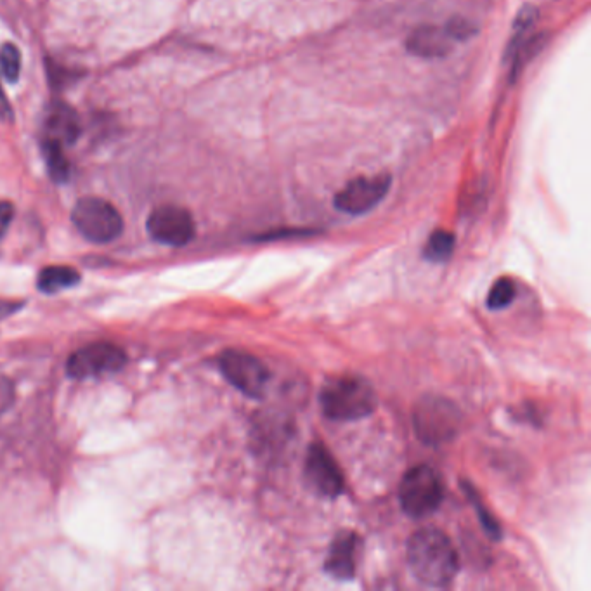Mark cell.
Segmentation results:
<instances>
[{
    "label": "cell",
    "instance_id": "cell-13",
    "mask_svg": "<svg viewBox=\"0 0 591 591\" xmlns=\"http://www.w3.org/2000/svg\"><path fill=\"white\" fill-rule=\"evenodd\" d=\"M406 49L418 58H446L453 51V39L439 26H420L406 40Z\"/></svg>",
    "mask_w": 591,
    "mask_h": 591
},
{
    "label": "cell",
    "instance_id": "cell-5",
    "mask_svg": "<svg viewBox=\"0 0 591 591\" xmlns=\"http://www.w3.org/2000/svg\"><path fill=\"white\" fill-rule=\"evenodd\" d=\"M72 221L80 234L94 243H110L124 231V219L117 208L96 196L78 200Z\"/></svg>",
    "mask_w": 591,
    "mask_h": 591
},
{
    "label": "cell",
    "instance_id": "cell-1",
    "mask_svg": "<svg viewBox=\"0 0 591 591\" xmlns=\"http://www.w3.org/2000/svg\"><path fill=\"white\" fill-rule=\"evenodd\" d=\"M408 562L415 578L432 588L448 586L458 572L456 550L448 536L436 527H423L411 536Z\"/></svg>",
    "mask_w": 591,
    "mask_h": 591
},
{
    "label": "cell",
    "instance_id": "cell-8",
    "mask_svg": "<svg viewBox=\"0 0 591 591\" xmlns=\"http://www.w3.org/2000/svg\"><path fill=\"white\" fill-rule=\"evenodd\" d=\"M148 233L153 240L169 247H184L195 238L196 226L193 215L177 205H162L148 217Z\"/></svg>",
    "mask_w": 591,
    "mask_h": 591
},
{
    "label": "cell",
    "instance_id": "cell-17",
    "mask_svg": "<svg viewBox=\"0 0 591 591\" xmlns=\"http://www.w3.org/2000/svg\"><path fill=\"white\" fill-rule=\"evenodd\" d=\"M455 252V234L437 229L430 234L427 245L423 248V257L429 262H446Z\"/></svg>",
    "mask_w": 591,
    "mask_h": 591
},
{
    "label": "cell",
    "instance_id": "cell-22",
    "mask_svg": "<svg viewBox=\"0 0 591 591\" xmlns=\"http://www.w3.org/2000/svg\"><path fill=\"white\" fill-rule=\"evenodd\" d=\"M538 20V9L533 6H524L520 9L517 18H515V32H527L531 26Z\"/></svg>",
    "mask_w": 591,
    "mask_h": 591
},
{
    "label": "cell",
    "instance_id": "cell-7",
    "mask_svg": "<svg viewBox=\"0 0 591 591\" xmlns=\"http://www.w3.org/2000/svg\"><path fill=\"white\" fill-rule=\"evenodd\" d=\"M127 356L124 349L118 345L108 344V342H96V344L85 345L77 352H73L68 363L66 371L72 378L84 380V378L103 377L110 373L124 368Z\"/></svg>",
    "mask_w": 591,
    "mask_h": 591
},
{
    "label": "cell",
    "instance_id": "cell-9",
    "mask_svg": "<svg viewBox=\"0 0 591 591\" xmlns=\"http://www.w3.org/2000/svg\"><path fill=\"white\" fill-rule=\"evenodd\" d=\"M392 177L378 174L373 177H358L349 182L335 196V207L349 215H363L377 207L389 193Z\"/></svg>",
    "mask_w": 591,
    "mask_h": 591
},
{
    "label": "cell",
    "instance_id": "cell-14",
    "mask_svg": "<svg viewBox=\"0 0 591 591\" xmlns=\"http://www.w3.org/2000/svg\"><path fill=\"white\" fill-rule=\"evenodd\" d=\"M78 281H80V274L77 269L68 266H49L40 271L37 286L40 292L58 293L72 288Z\"/></svg>",
    "mask_w": 591,
    "mask_h": 591
},
{
    "label": "cell",
    "instance_id": "cell-23",
    "mask_svg": "<svg viewBox=\"0 0 591 591\" xmlns=\"http://www.w3.org/2000/svg\"><path fill=\"white\" fill-rule=\"evenodd\" d=\"M14 217L13 203L0 200V238L6 234L7 228L11 226Z\"/></svg>",
    "mask_w": 591,
    "mask_h": 591
},
{
    "label": "cell",
    "instance_id": "cell-21",
    "mask_svg": "<svg viewBox=\"0 0 591 591\" xmlns=\"http://www.w3.org/2000/svg\"><path fill=\"white\" fill-rule=\"evenodd\" d=\"M446 33L453 40H468L472 39L474 35H477L479 28L475 25L474 21L467 20L463 16H455L448 21L446 25Z\"/></svg>",
    "mask_w": 591,
    "mask_h": 591
},
{
    "label": "cell",
    "instance_id": "cell-25",
    "mask_svg": "<svg viewBox=\"0 0 591 591\" xmlns=\"http://www.w3.org/2000/svg\"><path fill=\"white\" fill-rule=\"evenodd\" d=\"M21 306H23V304H20V302L0 299V319H6L9 318V316H13L14 312L21 309Z\"/></svg>",
    "mask_w": 591,
    "mask_h": 591
},
{
    "label": "cell",
    "instance_id": "cell-2",
    "mask_svg": "<svg viewBox=\"0 0 591 591\" xmlns=\"http://www.w3.org/2000/svg\"><path fill=\"white\" fill-rule=\"evenodd\" d=\"M377 392L361 377H338L321 390V406L335 422H354L370 416L377 408Z\"/></svg>",
    "mask_w": 591,
    "mask_h": 591
},
{
    "label": "cell",
    "instance_id": "cell-15",
    "mask_svg": "<svg viewBox=\"0 0 591 591\" xmlns=\"http://www.w3.org/2000/svg\"><path fill=\"white\" fill-rule=\"evenodd\" d=\"M546 44V33H538L534 37L522 40V44L517 47V51L512 56V70H510V82L514 84L517 82V78L520 77V73L524 70V66L531 61V59L538 54V52L545 47Z\"/></svg>",
    "mask_w": 591,
    "mask_h": 591
},
{
    "label": "cell",
    "instance_id": "cell-16",
    "mask_svg": "<svg viewBox=\"0 0 591 591\" xmlns=\"http://www.w3.org/2000/svg\"><path fill=\"white\" fill-rule=\"evenodd\" d=\"M42 153L46 158L47 169H49V176L52 177V181H68L70 179V162L66 160L63 146L42 139Z\"/></svg>",
    "mask_w": 591,
    "mask_h": 591
},
{
    "label": "cell",
    "instance_id": "cell-12",
    "mask_svg": "<svg viewBox=\"0 0 591 591\" xmlns=\"http://www.w3.org/2000/svg\"><path fill=\"white\" fill-rule=\"evenodd\" d=\"M80 134V120L72 106L56 101L44 115V137L46 141L58 143L65 148L77 141Z\"/></svg>",
    "mask_w": 591,
    "mask_h": 591
},
{
    "label": "cell",
    "instance_id": "cell-11",
    "mask_svg": "<svg viewBox=\"0 0 591 591\" xmlns=\"http://www.w3.org/2000/svg\"><path fill=\"white\" fill-rule=\"evenodd\" d=\"M361 538L354 531H342L335 536L330 553L326 559L325 569L330 576L337 579L354 578L358 571L359 555H361Z\"/></svg>",
    "mask_w": 591,
    "mask_h": 591
},
{
    "label": "cell",
    "instance_id": "cell-18",
    "mask_svg": "<svg viewBox=\"0 0 591 591\" xmlns=\"http://www.w3.org/2000/svg\"><path fill=\"white\" fill-rule=\"evenodd\" d=\"M515 295H517V288H515L514 281L507 276L500 278V280L494 281L491 290H489L488 307L491 311H501L514 302Z\"/></svg>",
    "mask_w": 591,
    "mask_h": 591
},
{
    "label": "cell",
    "instance_id": "cell-26",
    "mask_svg": "<svg viewBox=\"0 0 591 591\" xmlns=\"http://www.w3.org/2000/svg\"><path fill=\"white\" fill-rule=\"evenodd\" d=\"M7 387H9V385L0 382V410H4V401L11 397V394H7L6 392Z\"/></svg>",
    "mask_w": 591,
    "mask_h": 591
},
{
    "label": "cell",
    "instance_id": "cell-19",
    "mask_svg": "<svg viewBox=\"0 0 591 591\" xmlns=\"http://www.w3.org/2000/svg\"><path fill=\"white\" fill-rule=\"evenodd\" d=\"M0 72L7 82H18L21 73V52L13 44H4L0 47Z\"/></svg>",
    "mask_w": 591,
    "mask_h": 591
},
{
    "label": "cell",
    "instance_id": "cell-20",
    "mask_svg": "<svg viewBox=\"0 0 591 591\" xmlns=\"http://www.w3.org/2000/svg\"><path fill=\"white\" fill-rule=\"evenodd\" d=\"M463 488H465V493L468 494V498H470V501H472V505L475 507V512H477V515H479L482 527L486 529V533H488L491 538H494V540H500V524H498L493 515L489 514L488 510H486V505L482 503L481 498H479V494L475 493V489L472 488L470 484H463Z\"/></svg>",
    "mask_w": 591,
    "mask_h": 591
},
{
    "label": "cell",
    "instance_id": "cell-24",
    "mask_svg": "<svg viewBox=\"0 0 591 591\" xmlns=\"http://www.w3.org/2000/svg\"><path fill=\"white\" fill-rule=\"evenodd\" d=\"M13 120V108H11V104L7 101L6 94H4L2 87H0V122H13Z\"/></svg>",
    "mask_w": 591,
    "mask_h": 591
},
{
    "label": "cell",
    "instance_id": "cell-10",
    "mask_svg": "<svg viewBox=\"0 0 591 591\" xmlns=\"http://www.w3.org/2000/svg\"><path fill=\"white\" fill-rule=\"evenodd\" d=\"M306 477L311 488L325 498H337L344 491V475L323 444H312L309 448Z\"/></svg>",
    "mask_w": 591,
    "mask_h": 591
},
{
    "label": "cell",
    "instance_id": "cell-6",
    "mask_svg": "<svg viewBox=\"0 0 591 591\" xmlns=\"http://www.w3.org/2000/svg\"><path fill=\"white\" fill-rule=\"evenodd\" d=\"M219 366L229 384L243 392L245 396L254 397V399L264 396L267 382H269V371L260 359L248 352L231 349V351L222 352Z\"/></svg>",
    "mask_w": 591,
    "mask_h": 591
},
{
    "label": "cell",
    "instance_id": "cell-3",
    "mask_svg": "<svg viewBox=\"0 0 591 591\" xmlns=\"http://www.w3.org/2000/svg\"><path fill=\"white\" fill-rule=\"evenodd\" d=\"M416 436L425 444L439 446L449 442L462 427V415L446 397L427 396L420 399L413 411Z\"/></svg>",
    "mask_w": 591,
    "mask_h": 591
},
{
    "label": "cell",
    "instance_id": "cell-4",
    "mask_svg": "<svg viewBox=\"0 0 591 591\" xmlns=\"http://www.w3.org/2000/svg\"><path fill=\"white\" fill-rule=\"evenodd\" d=\"M444 486L441 475L429 465H418L404 475L399 488V501L404 512L413 519H423L441 507Z\"/></svg>",
    "mask_w": 591,
    "mask_h": 591
}]
</instances>
